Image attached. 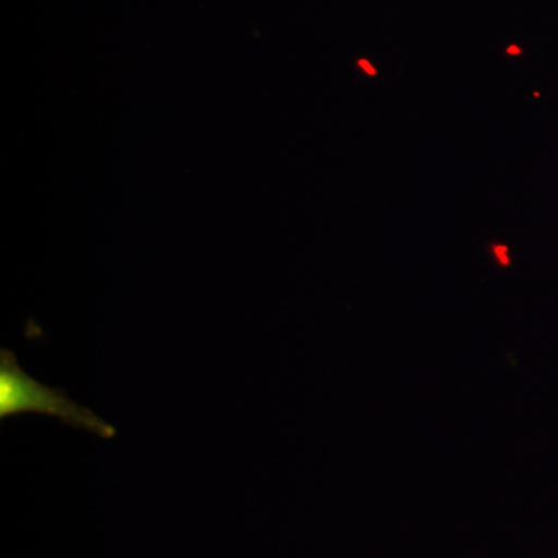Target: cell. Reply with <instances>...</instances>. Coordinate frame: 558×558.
<instances>
[{"label":"cell","instance_id":"obj_1","mask_svg":"<svg viewBox=\"0 0 558 558\" xmlns=\"http://www.w3.org/2000/svg\"><path fill=\"white\" fill-rule=\"evenodd\" d=\"M24 413L58 417L70 427L87 429L100 438L110 439L117 435L112 425L94 411L73 402L64 389L49 388L28 376L13 351L0 349V417Z\"/></svg>","mask_w":558,"mask_h":558}]
</instances>
